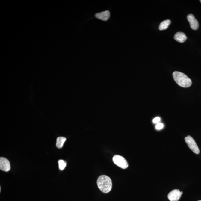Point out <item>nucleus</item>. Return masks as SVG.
<instances>
[{"mask_svg": "<svg viewBox=\"0 0 201 201\" xmlns=\"http://www.w3.org/2000/svg\"><path fill=\"white\" fill-rule=\"evenodd\" d=\"M98 188L102 192L108 193L112 188L111 179L109 176L106 175L99 176L97 180Z\"/></svg>", "mask_w": 201, "mask_h": 201, "instance_id": "f257e3e1", "label": "nucleus"}, {"mask_svg": "<svg viewBox=\"0 0 201 201\" xmlns=\"http://www.w3.org/2000/svg\"><path fill=\"white\" fill-rule=\"evenodd\" d=\"M173 78L178 85L183 88L191 86L192 81L188 76L181 72L175 71L173 73Z\"/></svg>", "mask_w": 201, "mask_h": 201, "instance_id": "f03ea898", "label": "nucleus"}, {"mask_svg": "<svg viewBox=\"0 0 201 201\" xmlns=\"http://www.w3.org/2000/svg\"><path fill=\"white\" fill-rule=\"evenodd\" d=\"M113 161L114 163L116 165L123 169H125L128 167V163L127 160L122 156L116 155L114 156Z\"/></svg>", "mask_w": 201, "mask_h": 201, "instance_id": "7ed1b4c3", "label": "nucleus"}, {"mask_svg": "<svg viewBox=\"0 0 201 201\" xmlns=\"http://www.w3.org/2000/svg\"><path fill=\"white\" fill-rule=\"evenodd\" d=\"M185 140L189 148L193 152L197 154L200 153V150L198 147L192 137L188 136L185 138Z\"/></svg>", "mask_w": 201, "mask_h": 201, "instance_id": "20e7f679", "label": "nucleus"}, {"mask_svg": "<svg viewBox=\"0 0 201 201\" xmlns=\"http://www.w3.org/2000/svg\"><path fill=\"white\" fill-rule=\"evenodd\" d=\"M182 191L179 190L175 189L169 193L168 197L170 201H178L182 194Z\"/></svg>", "mask_w": 201, "mask_h": 201, "instance_id": "39448f33", "label": "nucleus"}, {"mask_svg": "<svg viewBox=\"0 0 201 201\" xmlns=\"http://www.w3.org/2000/svg\"><path fill=\"white\" fill-rule=\"evenodd\" d=\"M0 169L5 172H8L10 169V162L5 158H0Z\"/></svg>", "mask_w": 201, "mask_h": 201, "instance_id": "423d86ee", "label": "nucleus"}, {"mask_svg": "<svg viewBox=\"0 0 201 201\" xmlns=\"http://www.w3.org/2000/svg\"><path fill=\"white\" fill-rule=\"evenodd\" d=\"M187 19L189 22L190 27L193 30H197L199 27V24L197 19L192 14H189L187 16Z\"/></svg>", "mask_w": 201, "mask_h": 201, "instance_id": "0eeeda50", "label": "nucleus"}, {"mask_svg": "<svg viewBox=\"0 0 201 201\" xmlns=\"http://www.w3.org/2000/svg\"><path fill=\"white\" fill-rule=\"evenodd\" d=\"M95 16L98 19L104 21H106L109 19L110 13L108 10H106V11L101 12L100 13H96L95 15Z\"/></svg>", "mask_w": 201, "mask_h": 201, "instance_id": "6e6552de", "label": "nucleus"}, {"mask_svg": "<svg viewBox=\"0 0 201 201\" xmlns=\"http://www.w3.org/2000/svg\"><path fill=\"white\" fill-rule=\"evenodd\" d=\"M174 39L179 43H183L187 40V36L182 32H179L176 33L174 37Z\"/></svg>", "mask_w": 201, "mask_h": 201, "instance_id": "1a4fd4ad", "label": "nucleus"}, {"mask_svg": "<svg viewBox=\"0 0 201 201\" xmlns=\"http://www.w3.org/2000/svg\"><path fill=\"white\" fill-rule=\"evenodd\" d=\"M171 23V21L169 19L166 20L162 21L159 25V30L162 31L168 28Z\"/></svg>", "mask_w": 201, "mask_h": 201, "instance_id": "9d476101", "label": "nucleus"}, {"mask_svg": "<svg viewBox=\"0 0 201 201\" xmlns=\"http://www.w3.org/2000/svg\"><path fill=\"white\" fill-rule=\"evenodd\" d=\"M66 140H67V139L65 137H58L57 139L56 147L59 149L62 148Z\"/></svg>", "mask_w": 201, "mask_h": 201, "instance_id": "9b49d317", "label": "nucleus"}, {"mask_svg": "<svg viewBox=\"0 0 201 201\" xmlns=\"http://www.w3.org/2000/svg\"><path fill=\"white\" fill-rule=\"evenodd\" d=\"M58 164H59V169L61 170H63L65 168L66 165H67V163L65 161L63 160H59L58 161Z\"/></svg>", "mask_w": 201, "mask_h": 201, "instance_id": "f8f14e48", "label": "nucleus"}, {"mask_svg": "<svg viewBox=\"0 0 201 201\" xmlns=\"http://www.w3.org/2000/svg\"><path fill=\"white\" fill-rule=\"evenodd\" d=\"M164 125L162 123H158L156 126V128L157 130H161L163 128Z\"/></svg>", "mask_w": 201, "mask_h": 201, "instance_id": "ddd939ff", "label": "nucleus"}, {"mask_svg": "<svg viewBox=\"0 0 201 201\" xmlns=\"http://www.w3.org/2000/svg\"><path fill=\"white\" fill-rule=\"evenodd\" d=\"M161 120L160 118L159 117H156L153 119V122L154 123H158Z\"/></svg>", "mask_w": 201, "mask_h": 201, "instance_id": "4468645a", "label": "nucleus"}, {"mask_svg": "<svg viewBox=\"0 0 201 201\" xmlns=\"http://www.w3.org/2000/svg\"><path fill=\"white\" fill-rule=\"evenodd\" d=\"M200 1L201 3V0H200Z\"/></svg>", "mask_w": 201, "mask_h": 201, "instance_id": "2eb2a0df", "label": "nucleus"}, {"mask_svg": "<svg viewBox=\"0 0 201 201\" xmlns=\"http://www.w3.org/2000/svg\"><path fill=\"white\" fill-rule=\"evenodd\" d=\"M201 201V200H199V201Z\"/></svg>", "mask_w": 201, "mask_h": 201, "instance_id": "dca6fc26", "label": "nucleus"}]
</instances>
